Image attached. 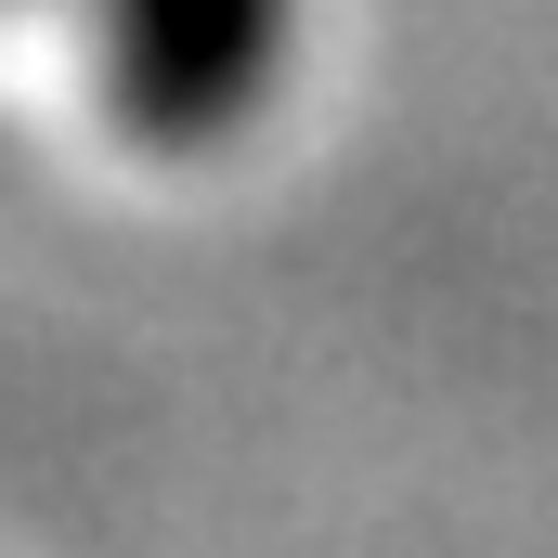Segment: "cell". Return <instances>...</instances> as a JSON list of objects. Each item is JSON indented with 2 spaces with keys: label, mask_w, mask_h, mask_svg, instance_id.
I'll return each mask as SVG.
<instances>
[{
  "label": "cell",
  "mask_w": 558,
  "mask_h": 558,
  "mask_svg": "<svg viewBox=\"0 0 558 558\" xmlns=\"http://www.w3.org/2000/svg\"><path fill=\"white\" fill-rule=\"evenodd\" d=\"M299 0H92V92L143 156L234 143L286 78Z\"/></svg>",
  "instance_id": "cell-1"
}]
</instances>
